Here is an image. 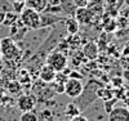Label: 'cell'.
Segmentation results:
<instances>
[{
  "instance_id": "cell-22",
  "label": "cell",
  "mask_w": 129,
  "mask_h": 121,
  "mask_svg": "<svg viewBox=\"0 0 129 121\" xmlns=\"http://www.w3.org/2000/svg\"><path fill=\"white\" fill-rule=\"evenodd\" d=\"M8 10H12V5L7 0H0V12H8Z\"/></svg>"
},
{
  "instance_id": "cell-30",
  "label": "cell",
  "mask_w": 129,
  "mask_h": 121,
  "mask_svg": "<svg viewBox=\"0 0 129 121\" xmlns=\"http://www.w3.org/2000/svg\"><path fill=\"white\" fill-rule=\"evenodd\" d=\"M4 18H5V12H0V25H3Z\"/></svg>"
},
{
  "instance_id": "cell-19",
  "label": "cell",
  "mask_w": 129,
  "mask_h": 121,
  "mask_svg": "<svg viewBox=\"0 0 129 121\" xmlns=\"http://www.w3.org/2000/svg\"><path fill=\"white\" fill-rule=\"evenodd\" d=\"M19 121H39V116L34 111L22 112V115L19 117Z\"/></svg>"
},
{
  "instance_id": "cell-14",
  "label": "cell",
  "mask_w": 129,
  "mask_h": 121,
  "mask_svg": "<svg viewBox=\"0 0 129 121\" xmlns=\"http://www.w3.org/2000/svg\"><path fill=\"white\" fill-rule=\"evenodd\" d=\"M61 8H62V12L64 13V14H67V16H74V13H75V10H76V5H75V3H74V0H62L61 2Z\"/></svg>"
},
{
  "instance_id": "cell-21",
  "label": "cell",
  "mask_w": 129,
  "mask_h": 121,
  "mask_svg": "<svg viewBox=\"0 0 129 121\" xmlns=\"http://www.w3.org/2000/svg\"><path fill=\"white\" fill-rule=\"evenodd\" d=\"M25 8H26L25 2H17V0H13V3H12V10H13L14 13L19 14Z\"/></svg>"
},
{
  "instance_id": "cell-2",
  "label": "cell",
  "mask_w": 129,
  "mask_h": 121,
  "mask_svg": "<svg viewBox=\"0 0 129 121\" xmlns=\"http://www.w3.org/2000/svg\"><path fill=\"white\" fill-rule=\"evenodd\" d=\"M19 19L23 26L28 30H39L40 27V13L31 8H25L19 13Z\"/></svg>"
},
{
  "instance_id": "cell-33",
  "label": "cell",
  "mask_w": 129,
  "mask_h": 121,
  "mask_svg": "<svg viewBox=\"0 0 129 121\" xmlns=\"http://www.w3.org/2000/svg\"><path fill=\"white\" fill-rule=\"evenodd\" d=\"M59 121H62V120H59Z\"/></svg>"
},
{
  "instance_id": "cell-8",
  "label": "cell",
  "mask_w": 129,
  "mask_h": 121,
  "mask_svg": "<svg viewBox=\"0 0 129 121\" xmlns=\"http://www.w3.org/2000/svg\"><path fill=\"white\" fill-rule=\"evenodd\" d=\"M109 121H129V109L125 107H114L109 113Z\"/></svg>"
},
{
  "instance_id": "cell-28",
  "label": "cell",
  "mask_w": 129,
  "mask_h": 121,
  "mask_svg": "<svg viewBox=\"0 0 129 121\" xmlns=\"http://www.w3.org/2000/svg\"><path fill=\"white\" fill-rule=\"evenodd\" d=\"M123 56H129V41L126 43L125 48L123 49Z\"/></svg>"
},
{
  "instance_id": "cell-9",
  "label": "cell",
  "mask_w": 129,
  "mask_h": 121,
  "mask_svg": "<svg viewBox=\"0 0 129 121\" xmlns=\"http://www.w3.org/2000/svg\"><path fill=\"white\" fill-rule=\"evenodd\" d=\"M66 17H61L57 14H52V13H47V12H41L40 13V27H48L50 25H54L57 22L64 21Z\"/></svg>"
},
{
  "instance_id": "cell-7",
  "label": "cell",
  "mask_w": 129,
  "mask_h": 121,
  "mask_svg": "<svg viewBox=\"0 0 129 121\" xmlns=\"http://www.w3.org/2000/svg\"><path fill=\"white\" fill-rule=\"evenodd\" d=\"M36 104V99L34 95H30V94H25V95H21L18 98V102H17V107L19 111L22 112H27V111H32Z\"/></svg>"
},
{
  "instance_id": "cell-29",
  "label": "cell",
  "mask_w": 129,
  "mask_h": 121,
  "mask_svg": "<svg viewBox=\"0 0 129 121\" xmlns=\"http://www.w3.org/2000/svg\"><path fill=\"white\" fill-rule=\"evenodd\" d=\"M123 77H124L126 81H129V70H128V68L123 71Z\"/></svg>"
},
{
  "instance_id": "cell-11",
  "label": "cell",
  "mask_w": 129,
  "mask_h": 121,
  "mask_svg": "<svg viewBox=\"0 0 129 121\" xmlns=\"http://www.w3.org/2000/svg\"><path fill=\"white\" fill-rule=\"evenodd\" d=\"M56 75H57V72L53 70V68H50L48 64L43 66L40 72H39L40 79L44 81V83H53V81L56 80Z\"/></svg>"
},
{
  "instance_id": "cell-1",
  "label": "cell",
  "mask_w": 129,
  "mask_h": 121,
  "mask_svg": "<svg viewBox=\"0 0 129 121\" xmlns=\"http://www.w3.org/2000/svg\"><path fill=\"white\" fill-rule=\"evenodd\" d=\"M100 86H101V84L97 81V80H89L87 85H84V89H83L81 94L78 98H75V104L79 107L80 111H84V109L87 108L88 106H90L95 99H98L95 94H92L90 95V92L98 89Z\"/></svg>"
},
{
  "instance_id": "cell-18",
  "label": "cell",
  "mask_w": 129,
  "mask_h": 121,
  "mask_svg": "<svg viewBox=\"0 0 129 121\" xmlns=\"http://www.w3.org/2000/svg\"><path fill=\"white\" fill-rule=\"evenodd\" d=\"M117 98L116 97H112V98H110V99H106V101H103V109H105V112L109 115L111 111H112V108L115 107V104L117 103Z\"/></svg>"
},
{
  "instance_id": "cell-10",
  "label": "cell",
  "mask_w": 129,
  "mask_h": 121,
  "mask_svg": "<svg viewBox=\"0 0 129 121\" xmlns=\"http://www.w3.org/2000/svg\"><path fill=\"white\" fill-rule=\"evenodd\" d=\"M98 53H100V48L94 41L87 43L83 48V56L87 59H90V61H93L98 57Z\"/></svg>"
},
{
  "instance_id": "cell-13",
  "label": "cell",
  "mask_w": 129,
  "mask_h": 121,
  "mask_svg": "<svg viewBox=\"0 0 129 121\" xmlns=\"http://www.w3.org/2000/svg\"><path fill=\"white\" fill-rule=\"evenodd\" d=\"M25 4H26V8H31L36 10V12L41 13L48 7V0H26Z\"/></svg>"
},
{
  "instance_id": "cell-16",
  "label": "cell",
  "mask_w": 129,
  "mask_h": 121,
  "mask_svg": "<svg viewBox=\"0 0 129 121\" xmlns=\"http://www.w3.org/2000/svg\"><path fill=\"white\" fill-rule=\"evenodd\" d=\"M95 94H97V98H101V99L106 101V99H110V98L114 97V90H111V89H109V88L102 85L97 89Z\"/></svg>"
},
{
  "instance_id": "cell-27",
  "label": "cell",
  "mask_w": 129,
  "mask_h": 121,
  "mask_svg": "<svg viewBox=\"0 0 129 121\" xmlns=\"http://www.w3.org/2000/svg\"><path fill=\"white\" fill-rule=\"evenodd\" d=\"M62 0H48V5H59Z\"/></svg>"
},
{
  "instance_id": "cell-6",
  "label": "cell",
  "mask_w": 129,
  "mask_h": 121,
  "mask_svg": "<svg viewBox=\"0 0 129 121\" xmlns=\"http://www.w3.org/2000/svg\"><path fill=\"white\" fill-rule=\"evenodd\" d=\"M74 18L81 25H89L93 21V10L87 7H78L74 13Z\"/></svg>"
},
{
  "instance_id": "cell-3",
  "label": "cell",
  "mask_w": 129,
  "mask_h": 121,
  "mask_svg": "<svg viewBox=\"0 0 129 121\" xmlns=\"http://www.w3.org/2000/svg\"><path fill=\"white\" fill-rule=\"evenodd\" d=\"M0 52L7 59H17L21 56V50L17 47V44L9 37H4L0 41Z\"/></svg>"
},
{
  "instance_id": "cell-26",
  "label": "cell",
  "mask_w": 129,
  "mask_h": 121,
  "mask_svg": "<svg viewBox=\"0 0 129 121\" xmlns=\"http://www.w3.org/2000/svg\"><path fill=\"white\" fill-rule=\"evenodd\" d=\"M70 121H88V118L80 113V115H78V116H75V117L70 118Z\"/></svg>"
},
{
  "instance_id": "cell-24",
  "label": "cell",
  "mask_w": 129,
  "mask_h": 121,
  "mask_svg": "<svg viewBox=\"0 0 129 121\" xmlns=\"http://www.w3.org/2000/svg\"><path fill=\"white\" fill-rule=\"evenodd\" d=\"M67 76H69V77H71V79H78V80H83V75H81V73H79L78 71H70Z\"/></svg>"
},
{
  "instance_id": "cell-31",
  "label": "cell",
  "mask_w": 129,
  "mask_h": 121,
  "mask_svg": "<svg viewBox=\"0 0 129 121\" xmlns=\"http://www.w3.org/2000/svg\"><path fill=\"white\" fill-rule=\"evenodd\" d=\"M124 4H125V7H129V0H124Z\"/></svg>"
},
{
  "instance_id": "cell-5",
  "label": "cell",
  "mask_w": 129,
  "mask_h": 121,
  "mask_svg": "<svg viewBox=\"0 0 129 121\" xmlns=\"http://www.w3.org/2000/svg\"><path fill=\"white\" fill-rule=\"evenodd\" d=\"M83 89H84L83 80L69 77L66 80V83H64V94H66L67 97H70V98H72V99L78 98L81 94Z\"/></svg>"
},
{
  "instance_id": "cell-25",
  "label": "cell",
  "mask_w": 129,
  "mask_h": 121,
  "mask_svg": "<svg viewBox=\"0 0 129 121\" xmlns=\"http://www.w3.org/2000/svg\"><path fill=\"white\" fill-rule=\"evenodd\" d=\"M74 3L76 7H87L88 5V0H74Z\"/></svg>"
},
{
  "instance_id": "cell-23",
  "label": "cell",
  "mask_w": 129,
  "mask_h": 121,
  "mask_svg": "<svg viewBox=\"0 0 129 121\" xmlns=\"http://www.w3.org/2000/svg\"><path fill=\"white\" fill-rule=\"evenodd\" d=\"M54 92L57 94H63L64 93V83L56 81V84H54Z\"/></svg>"
},
{
  "instance_id": "cell-15",
  "label": "cell",
  "mask_w": 129,
  "mask_h": 121,
  "mask_svg": "<svg viewBox=\"0 0 129 121\" xmlns=\"http://www.w3.org/2000/svg\"><path fill=\"white\" fill-rule=\"evenodd\" d=\"M63 113H64V116H67V117L72 118V117H75V116L80 115V113H81V111L79 109V107H78L76 104H75V102H72V103H69V104H66V107H64V111H63Z\"/></svg>"
},
{
  "instance_id": "cell-4",
  "label": "cell",
  "mask_w": 129,
  "mask_h": 121,
  "mask_svg": "<svg viewBox=\"0 0 129 121\" xmlns=\"http://www.w3.org/2000/svg\"><path fill=\"white\" fill-rule=\"evenodd\" d=\"M47 64L56 72H61L67 66V57L63 52H52L47 56Z\"/></svg>"
},
{
  "instance_id": "cell-20",
  "label": "cell",
  "mask_w": 129,
  "mask_h": 121,
  "mask_svg": "<svg viewBox=\"0 0 129 121\" xmlns=\"http://www.w3.org/2000/svg\"><path fill=\"white\" fill-rule=\"evenodd\" d=\"M53 120H54V116H53V112L50 109H48V108L43 109L41 113H40L39 121H53Z\"/></svg>"
},
{
  "instance_id": "cell-17",
  "label": "cell",
  "mask_w": 129,
  "mask_h": 121,
  "mask_svg": "<svg viewBox=\"0 0 129 121\" xmlns=\"http://www.w3.org/2000/svg\"><path fill=\"white\" fill-rule=\"evenodd\" d=\"M18 18H19V16H18L17 13H14L13 10H8V12H5V18H4L3 25L10 27V26L14 25L16 22L18 21Z\"/></svg>"
},
{
  "instance_id": "cell-32",
  "label": "cell",
  "mask_w": 129,
  "mask_h": 121,
  "mask_svg": "<svg viewBox=\"0 0 129 121\" xmlns=\"http://www.w3.org/2000/svg\"><path fill=\"white\" fill-rule=\"evenodd\" d=\"M17 2H26V0H17Z\"/></svg>"
},
{
  "instance_id": "cell-12",
  "label": "cell",
  "mask_w": 129,
  "mask_h": 121,
  "mask_svg": "<svg viewBox=\"0 0 129 121\" xmlns=\"http://www.w3.org/2000/svg\"><path fill=\"white\" fill-rule=\"evenodd\" d=\"M64 28L69 35H76L80 30V23L74 17H69L64 19Z\"/></svg>"
}]
</instances>
